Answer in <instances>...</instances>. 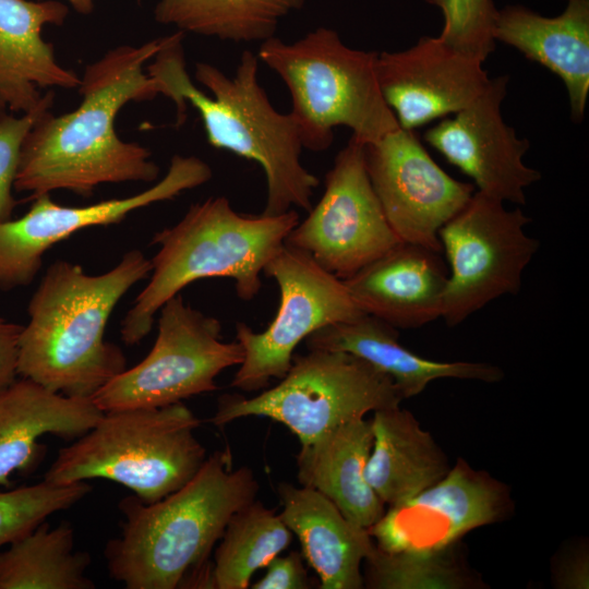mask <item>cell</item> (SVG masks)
<instances>
[{"label":"cell","mask_w":589,"mask_h":589,"mask_svg":"<svg viewBox=\"0 0 589 589\" xmlns=\"http://www.w3.org/2000/svg\"><path fill=\"white\" fill-rule=\"evenodd\" d=\"M22 326L0 316V394L15 382L17 342Z\"/></svg>","instance_id":"obj_34"},{"label":"cell","mask_w":589,"mask_h":589,"mask_svg":"<svg viewBox=\"0 0 589 589\" xmlns=\"http://www.w3.org/2000/svg\"><path fill=\"white\" fill-rule=\"evenodd\" d=\"M256 56L287 86L303 148L326 151L337 127L363 144L399 128L380 88L377 53L348 47L336 31L321 26L293 43L273 36Z\"/></svg>","instance_id":"obj_6"},{"label":"cell","mask_w":589,"mask_h":589,"mask_svg":"<svg viewBox=\"0 0 589 589\" xmlns=\"http://www.w3.org/2000/svg\"><path fill=\"white\" fill-rule=\"evenodd\" d=\"M400 242L371 184L364 144L351 136L326 173L322 197L285 244L344 280Z\"/></svg>","instance_id":"obj_12"},{"label":"cell","mask_w":589,"mask_h":589,"mask_svg":"<svg viewBox=\"0 0 589 589\" xmlns=\"http://www.w3.org/2000/svg\"><path fill=\"white\" fill-rule=\"evenodd\" d=\"M79 13L89 14L94 9V0H67Z\"/></svg>","instance_id":"obj_36"},{"label":"cell","mask_w":589,"mask_h":589,"mask_svg":"<svg viewBox=\"0 0 589 589\" xmlns=\"http://www.w3.org/2000/svg\"><path fill=\"white\" fill-rule=\"evenodd\" d=\"M372 445L371 421L358 418L301 445L296 456L299 483L322 493L346 518L365 529L385 513V504L364 476Z\"/></svg>","instance_id":"obj_24"},{"label":"cell","mask_w":589,"mask_h":589,"mask_svg":"<svg viewBox=\"0 0 589 589\" xmlns=\"http://www.w3.org/2000/svg\"><path fill=\"white\" fill-rule=\"evenodd\" d=\"M394 326L372 316H361L320 328L305 338L309 349L345 351L388 375L402 399L419 395L433 381L458 378L497 383L504 371L486 362H442L423 358L404 347Z\"/></svg>","instance_id":"obj_22"},{"label":"cell","mask_w":589,"mask_h":589,"mask_svg":"<svg viewBox=\"0 0 589 589\" xmlns=\"http://www.w3.org/2000/svg\"><path fill=\"white\" fill-rule=\"evenodd\" d=\"M68 7L55 0H0V106L27 113L51 108L52 91L79 87L81 77L56 59L43 37L45 25L62 24Z\"/></svg>","instance_id":"obj_18"},{"label":"cell","mask_w":589,"mask_h":589,"mask_svg":"<svg viewBox=\"0 0 589 589\" xmlns=\"http://www.w3.org/2000/svg\"><path fill=\"white\" fill-rule=\"evenodd\" d=\"M151 272V260L140 250L125 252L100 275L53 262L28 302L17 374L56 393L91 398L127 369L122 350L105 340V328L121 298Z\"/></svg>","instance_id":"obj_4"},{"label":"cell","mask_w":589,"mask_h":589,"mask_svg":"<svg viewBox=\"0 0 589 589\" xmlns=\"http://www.w3.org/2000/svg\"><path fill=\"white\" fill-rule=\"evenodd\" d=\"M447 277L440 252L401 241L342 281L363 313L410 329L441 317Z\"/></svg>","instance_id":"obj_19"},{"label":"cell","mask_w":589,"mask_h":589,"mask_svg":"<svg viewBox=\"0 0 589 589\" xmlns=\"http://www.w3.org/2000/svg\"><path fill=\"white\" fill-rule=\"evenodd\" d=\"M425 1L442 12L443 28L437 37L484 62L495 48L494 27L498 10L493 0Z\"/></svg>","instance_id":"obj_31"},{"label":"cell","mask_w":589,"mask_h":589,"mask_svg":"<svg viewBox=\"0 0 589 589\" xmlns=\"http://www.w3.org/2000/svg\"><path fill=\"white\" fill-rule=\"evenodd\" d=\"M529 223L520 208L507 209L504 202L477 191L441 227L438 239L449 265L441 317L448 326L519 291L522 273L540 247L525 231Z\"/></svg>","instance_id":"obj_10"},{"label":"cell","mask_w":589,"mask_h":589,"mask_svg":"<svg viewBox=\"0 0 589 589\" xmlns=\"http://www.w3.org/2000/svg\"><path fill=\"white\" fill-rule=\"evenodd\" d=\"M507 85V75L490 79L468 106L428 129L424 141L470 177L479 192L522 205L526 188L539 181L541 173L522 160L529 141L519 139L502 118Z\"/></svg>","instance_id":"obj_16"},{"label":"cell","mask_w":589,"mask_h":589,"mask_svg":"<svg viewBox=\"0 0 589 589\" xmlns=\"http://www.w3.org/2000/svg\"><path fill=\"white\" fill-rule=\"evenodd\" d=\"M160 46L161 38L119 46L88 64L79 85V107L60 116L44 112L27 133L14 190L32 199L56 190L87 197L104 183L156 181L159 167L149 149L121 140L115 120L124 105L159 94L144 65Z\"/></svg>","instance_id":"obj_1"},{"label":"cell","mask_w":589,"mask_h":589,"mask_svg":"<svg viewBox=\"0 0 589 589\" xmlns=\"http://www.w3.org/2000/svg\"><path fill=\"white\" fill-rule=\"evenodd\" d=\"M393 380L365 360L345 351L309 349L294 354L280 382L245 398L224 394L208 422L221 426L245 417L278 421L301 445L370 411L400 405Z\"/></svg>","instance_id":"obj_8"},{"label":"cell","mask_w":589,"mask_h":589,"mask_svg":"<svg viewBox=\"0 0 589 589\" xmlns=\"http://www.w3.org/2000/svg\"><path fill=\"white\" fill-rule=\"evenodd\" d=\"M483 62L438 37L401 51L377 53L382 95L400 128L413 131L468 106L488 86Z\"/></svg>","instance_id":"obj_17"},{"label":"cell","mask_w":589,"mask_h":589,"mask_svg":"<svg viewBox=\"0 0 589 589\" xmlns=\"http://www.w3.org/2000/svg\"><path fill=\"white\" fill-rule=\"evenodd\" d=\"M201 420L181 401L105 412L61 448L44 476L56 484L105 479L154 503L187 484L207 458L195 436Z\"/></svg>","instance_id":"obj_7"},{"label":"cell","mask_w":589,"mask_h":589,"mask_svg":"<svg viewBox=\"0 0 589 589\" xmlns=\"http://www.w3.org/2000/svg\"><path fill=\"white\" fill-rule=\"evenodd\" d=\"M91 491L86 481L56 484L46 480L0 491V548L34 530L52 514L76 504Z\"/></svg>","instance_id":"obj_29"},{"label":"cell","mask_w":589,"mask_h":589,"mask_svg":"<svg viewBox=\"0 0 589 589\" xmlns=\"http://www.w3.org/2000/svg\"><path fill=\"white\" fill-rule=\"evenodd\" d=\"M86 552L74 551V530L45 520L0 552V589H94Z\"/></svg>","instance_id":"obj_26"},{"label":"cell","mask_w":589,"mask_h":589,"mask_svg":"<svg viewBox=\"0 0 589 589\" xmlns=\"http://www.w3.org/2000/svg\"><path fill=\"white\" fill-rule=\"evenodd\" d=\"M513 509L506 484L458 458L442 480L390 506L368 531L381 551L433 558L453 552L469 531L505 520Z\"/></svg>","instance_id":"obj_13"},{"label":"cell","mask_w":589,"mask_h":589,"mask_svg":"<svg viewBox=\"0 0 589 589\" xmlns=\"http://www.w3.org/2000/svg\"><path fill=\"white\" fill-rule=\"evenodd\" d=\"M50 108L15 117L0 106V223L12 217L16 206L13 196L22 144L37 119Z\"/></svg>","instance_id":"obj_32"},{"label":"cell","mask_w":589,"mask_h":589,"mask_svg":"<svg viewBox=\"0 0 589 589\" xmlns=\"http://www.w3.org/2000/svg\"><path fill=\"white\" fill-rule=\"evenodd\" d=\"M284 522L301 544L302 556L315 570L321 589H361L362 563L375 542L368 529L346 518L338 507L314 489L278 485Z\"/></svg>","instance_id":"obj_21"},{"label":"cell","mask_w":589,"mask_h":589,"mask_svg":"<svg viewBox=\"0 0 589 589\" xmlns=\"http://www.w3.org/2000/svg\"><path fill=\"white\" fill-rule=\"evenodd\" d=\"M494 39L560 76L572 119H584L589 94V0H567L564 11L553 17L524 5H506L497 12Z\"/></svg>","instance_id":"obj_20"},{"label":"cell","mask_w":589,"mask_h":589,"mask_svg":"<svg viewBox=\"0 0 589 589\" xmlns=\"http://www.w3.org/2000/svg\"><path fill=\"white\" fill-rule=\"evenodd\" d=\"M259 490L253 471L233 468L225 448L207 456L187 484L159 501L122 498L121 533L104 551L110 576L127 589L211 588L209 554L231 517Z\"/></svg>","instance_id":"obj_3"},{"label":"cell","mask_w":589,"mask_h":589,"mask_svg":"<svg viewBox=\"0 0 589 589\" xmlns=\"http://www.w3.org/2000/svg\"><path fill=\"white\" fill-rule=\"evenodd\" d=\"M92 398L52 392L28 380H15L0 394V485L15 471L29 469L43 454L38 440L52 434L77 438L104 416Z\"/></svg>","instance_id":"obj_23"},{"label":"cell","mask_w":589,"mask_h":589,"mask_svg":"<svg viewBox=\"0 0 589 589\" xmlns=\"http://www.w3.org/2000/svg\"><path fill=\"white\" fill-rule=\"evenodd\" d=\"M291 538L280 514L254 500L231 517L220 538L211 588L247 589L253 574L286 550Z\"/></svg>","instance_id":"obj_28"},{"label":"cell","mask_w":589,"mask_h":589,"mask_svg":"<svg viewBox=\"0 0 589 589\" xmlns=\"http://www.w3.org/2000/svg\"><path fill=\"white\" fill-rule=\"evenodd\" d=\"M366 171L398 238L441 252V227L471 199L474 185L446 173L413 131L398 128L364 144Z\"/></svg>","instance_id":"obj_15"},{"label":"cell","mask_w":589,"mask_h":589,"mask_svg":"<svg viewBox=\"0 0 589 589\" xmlns=\"http://www.w3.org/2000/svg\"><path fill=\"white\" fill-rule=\"evenodd\" d=\"M159 312L157 337L148 354L91 397L104 412L164 407L214 392L216 377L242 362L241 345L221 339L219 320L185 303L180 293Z\"/></svg>","instance_id":"obj_9"},{"label":"cell","mask_w":589,"mask_h":589,"mask_svg":"<svg viewBox=\"0 0 589 589\" xmlns=\"http://www.w3.org/2000/svg\"><path fill=\"white\" fill-rule=\"evenodd\" d=\"M589 584L588 551L584 546L566 552L557 564L555 585L558 588L584 589Z\"/></svg>","instance_id":"obj_35"},{"label":"cell","mask_w":589,"mask_h":589,"mask_svg":"<svg viewBox=\"0 0 589 589\" xmlns=\"http://www.w3.org/2000/svg\"><path fill=\"white\" fill-rule=\"evenodd\" d=\"M298 223L294 209L276 216L240 214L225 196L191 205L176 225L154 235L152 244L159 249L151 260L152 275L121 322L122 341L141 342L159 309L195 280L230 278L240 299H254L264 267Z\"/></svg>","instance_id":"obj_5"},{"label":"cell","mask_w":589,"mask_h":589,"mask_svg":"<svg viewBox=\"0 0 589 589\" xmlns=\"http://www.w3.org/2000/svg\"><path fill=\"white\" fill-rule=\"evenodd\" d=\"M373 413V445L364 476L384 504H401L448 473L447 455L412 412L397 406Z\"/></svg>","instance_id":"obj_25"},{"label":"cell","mask_w":589,"mask_h":589,"mask_svg":"<svg viewBox=\"0 0 589 589\" xmlns=\"http://www.w3.org/2000/svg\"><path fill=\"white\" fill-rule=\"evenodd\" d=\"M263 274L276 281L280 302L263 332L256 333L243 322L236 324L243 360L230 385L244 392L261 390L273 378H283L291 366L294 349L315 330L364 314L342 279L304 251L284 244Z\"/></svg>","instance_id":"obj_11"},{"label":"cell","mask_w":589,"mask_h":589,"mask_svg":"<svg viewBox=\"0 0 589 589\" xmlns=\"http://www.w3.org/2000/svg\"><path fill=\"white\" fill-rule=\"evenodd\" d=\"M263 578L254 582L252 589H308L311 587L302 554L290 552L277 555L266 565Z\"/></svg>","instance_id":"obj_33"},{"label":"cell","mask_w":589,"mask_h":589,"mask_svg":"<svg viewBox=\"0 0 589 589\" xmlns=\"http://www.w3.org/2000/svg\"><path fill=\"white\" fill-rule=\"evenodd\" d=\"M304 0H158L155 20L182 33L233 43L264 41Z\"/></svg>","instance_id":"obj_27"},{"label":"cell","mask_w":589,"mask_h":589,"mask_svg":"<svg viewBox=\"0 0 589 589\" xmlns=\"http://www.w3.org/2000/svg\"><path fill=\"white\" fill-rule=\"evenodd\" d=\"M452 553L434 558H411L376 548L364 563V586L380 589L461 588L469 584L456 565Z\"/></svg>","instance_id":"obj_30"},{"label":"cell","mask_w":589,"mask_h":589,"mask_svg":"<svg viewBox=\"0 0 589 589\" xmlns=\"http://www.w3.org/2000/svg\"><path fill=\"white\" fill-rule=\"evenodd\" d=\"M212 169L195 156L173 155L166 175L153 187L122 199L87 206H64L50 194L34 197L20 218L0 223V289L29 285L43 265V256L56 243L94 226L121 223L130 213L172 200L211 180Z\"/></svg>","instance_id":"obj_14"},{"label":"cell","mask_w":589,"mask_h":589,"mask_svg":"<svg viewBox=\"0 0 589 589\" xmlns=\"http://www.w3.org/2000/svg\"><path fill=\"white\" fill-rule=\"evenodd\" d=\"M184 33L161 37V46L146 72L177 109V127L185 120L188 104L202 120L211 146L255 161L264 171L266 202L262 214L276 216L293 207L309 212L318 178L301 163L302 143L289 112L272 105L259 82V59L242 52L233 76L208 62L195 64L194 77L212 96L196 87L188 74L182 47Z\"/></svg>","instance_id":"obj_2"}]
</instances>
